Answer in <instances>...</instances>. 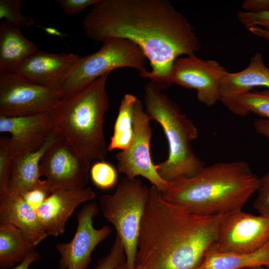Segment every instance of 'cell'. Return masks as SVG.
Instances as JSON below:
<instances>
[{
	"mask_svg": "<svg viewBox=\"0 0 269 269\" xmlns=\"http://www.w3.org/2000/svg\"><path fill=\"white\" fill-rule=\"evenodd\" d=\"M82 27L95 41L120 38L136 44L151 66L141 77L162 90L173 84L176 59L200 49L191 24L166 0H100L85 16Z\"/></svg>",
	"mask_w": 269,
	"mask_h": 269,
	"instance_id": "obj_1",
	"label": "cell"
},
{
	"mask_svg": "<svg viewBox=\"0 0 269 269\" xmlns=\"http://www.w3.org/2000/svg\"><path fill=\"white\" fill-rule=\"evenodd\" d=\"M223 215L192 213L164 199L152 185L141 222L134 269H197L217 239Z\"/></svg>",
	"mask_w": 269,
	"mask_h": 269,
	"instance_id": "obj_2",
	"label": "cell"
},
{
	"mask_svg": "<svg viewBox=\"0 0 269 269\" xmlns=\"http://www.w3.org/2000/svg\"><path fill=\"white\" fill-rule=\"evenodd\" d=\"M259 178L243 161L204 166L194 176L172 181L163 198L201 216L242 210L257 191Z\"/></svg>",
	"mask_w": 269,
	"mask_h": 269,
	"instance_id": "obj_3",
	"label": "cell"
},
{
	"mask_svg": "<svg viewBox=\"0 0 269 269\" xmlns=\"http://www.w3.org/2000/svg\"><path fill=\"white\" fill-rule=\"evenodd\" d=\"M110 73L61 99L51 112L57 131L91 162L105 160L108 151L103 126L110 108L106 89Z\"/></svg>",
	"mask_w": 269,
	"mask_h": 269,
	"instance_id": "obj_4",
	"label": "cell"
},
{
	"mask_svg": "<svg viewBox=\"0 0 269 269\" xmlns=\"http://www.w3.org/2000/svg\"><path fill=\"white\" fill-rule=\"evenodd\" d=\"M144 105L149 119L160 125L168 141L167 158L155 164L160 176L168 182L194 176L204 166L192 147L199 134L194 123L150 81L144 87Z\"/></svg>",
	"mask_w": 269,
	"mask_h": 269,
	"instance_id": "obj_5",
	"label": "cell"
},
{
	"mask_svg": "<svg viewBox=\"0 0 269 269\" xmlns=\"http://www.w3.org/2000/svg\"><path fill=\"white\" fill-rule=\"evenodd\" d=\"M146 59L140 48L132 41L120 38L106 39L98 51L80 57L64 76L59 88L61 98L75 94L117 68H132L141 76L148 71Z\"/></svg>",
	"mask_w": 269,
	"mask_h": 269,
	"instance_id": "obj_6",
	"label": "cell"
},
{
	"mask_svg": "<svg viewBox=\"0 0 269 269\" xmlns=\"http://www.w3.org/2000/svg\"><path fill=\"white\" fill-rule=\"evenodd\" d=\"M150 188L137 177H124L112 194L100 199L105 219L115 228L125 250L128 269H134L137 242Z\"/></svg>",
	"mask_w": 269,
	"mask_h": 269,
	"instance_id": "obj_7",
	"label": "cell"
},
{
	"mask_svg": "<svg viewBox=\"0 0 269 269\" xmlns=\"http://www.w3.org/2000/svg\"><path fill=\"white\" fill-rule=\"evenodd\" d=\"M61 99L57 89L33 83L16 73L0 74V116L51 112Z\"/></svg>",
	"mask_w": 269,
	"mask_h": 269,
	"instance_id": "obj_8",
	"label": "cell"
},
{
	"mask_svg": "<svg viewBox=\"0 0 269 269\" xmlns=\"http://www.w3.org/2000/svg\"><path fill=\"white\" fill-rule=\"evenodd\" d=\"M150 119L145 112L144 105L138 99L134 109V137L127 149L120 151L115 155L119 173L133 179L138 176L147 179L161 193L167 191L172 182L162 179L153 164L150 153L152 130Z\"/></svg>",
	"mask_w": 269,
	"mask_h": 269,
	"instance_id": "obj_9",
	"label": "cell"
},
{
	"mask_svg": "<svg viewBox=\"0 0 269 269\" xmlns=\"http://www.w3.org/2000/svg\"><path fill=\"white\" fill-rule=\"evenodd\" d=\"M91 161L59 133L40 162V177L51 188L69 190L85 188L90 177Z\"/></svg>",
	"mask_w": 269,
	"mask_h": 269,
	"instance_id": "obj_10",
	"label": "cell"
},
{
	"mask_svg": "<svg viewBox=\"0 0 269 269\" xmlns=\"http://www.w3.org/2000/svg\"><path fill=\"white\" fill-rule=\"evenodd\" d=\"M269 242V218L242 210L223 214L217 239V251L245 254L258 250Z\"/></svg>",
	"mask_w": 269,
	"mask_h": 269,
	"instance_id": "obj_11",
	"label": "cell"
},
{
	"mask_svg": "<svg viewBox=\"0 0 269 269\" xmlns=\"http://www.w3.org/2000/svg\"><path fill=\"white\" fill-rule=\"evenodd\" d=\"M227 72L216 60L202 59L194 54L176 59L172 80L173 84L196 90L198 100L211 107L220 100L221 83Z\"/></svg>",
	"mask_w": 269,
	"mask_h": 269,
	"instance_id": "obj_12",
	"label": "cell"
},
{
	"mask_svg": "<svg viewBox=\"0 0 269 269\" xmlns=\"http://www.w3.org/2000/svg\"><path fill=\"white\" fill-rule=\"evenodd\" d=\"M98 212L96 202L85 205L77 213V227L72 240L55 245L60 255L59 269H87L95 248L112 232L109 226L99 229L94 227L93 220Z\"/></svg>",
	"mask_w": 269,
	"mask_h": 269,
	"instance_id": "obj_13",
	"label": "cell"
},
{
	"mask_svg": "<svg viewBox=\"0 0 269 269\" xmlns=\"http://www.w3.org/2000/svg\"><path fill=\"white\" fill-rule=\"evenodd\" d=\"M55 129L51 112L33 115L0 116V132L9 133L8 147L13 158L37 150Z\"/></svg>",
	"mask_w": 269,
	"mask_h": 269,
	"instance_id": "obj_14",
	"label": "cell"
},
{
	"mask_svg": "<svg viewBox=\"0 0 269 269\" xmlns=\"http://www.w3.org/2000/svg\"><path fill=\"white\" fill-rule=\"evenodd\" d=\"M96 197L92 188L69 190L53 187L48 197L36 210L40 223L47 236L63 234L68 219L81 204Z\"/></svg>",
	"mask_w": 269,
	"mask_h": 269,
	"instance_id": "obj_15",
	"label": "cell"
},
{
	"mask_svg": "<svg viewBox=\"0 0 269 269\" xmlns=\"http://www.w3.org/2000/svg\"><path fill=\"white\" fill-rule=\"evenodd\" d=\"M80 57L73 53L58 54L38 50L12 73L33 83L59 90L63 77Z\"/></svg>",
	"mask_w": 269,
	"mask_h": 269,
	"instance_id": "obj_16",
	"label": "cell"
},
{
	"mask_svg": "<svg viewBox=\"0 0 269 269\" xmlns=\"http://www.w3.org/2000/svg\"><path fill=\"white\" fill-rule=\"evenodd\" d=\"M0 223L10 224L18 228L34 247L48 236L36 211L20 194L8 193L0 198Z\"/></svg>",
	"mask_w": 269,
	"mask_h": 269,
	"instance_id": "obj_17",
	"label": "cell"
},
{
	"mask_svg": "<svg viewBox=\"0 0 269 269\" xmlns=\"http://www.w3.org/2000/svg\"><path fill=\"white\" fill-rule=\"evenodd\" d=\"M260 87L269 89V68L262 54L257 52L245 69L238 72H228L223 78L220 101L223 103Z\"/></svg>",
	"mask_w": 269,
	"mask_h": 269,
	"instance_id": "obj_18",
	"label": "cell"
},
{
	"mask_svg": "<svg viewBox=\"0 0 269 269\" xmlns=\"http://www.w3.org/2000/svg\"><path fill=\"white\" fill-rule=\"evenodd\" d=\"M20 28L4 20L0 22V74L12 73L26 58L37 51Z\"/></svg>",
	"mask_w": 269,
	"mask_h": 269,
	"instance_id": "obj_19",
	"label": "cell"
},
{
	"mask_svg": "<svg viewBox=\"0 0 269 269\" xmlns=\"http://www.w3.org/2000/svg\"><path fill=\"white\" fill-rule=\"evenodd\" d=\"M56 130L37 150L13 158L7 193L21 195L32 188L40 178V162L44 152L56 139Z\"/></svg>",
	"mask_w": 269,
	"mask_h": 269,
	"instance_id": "obj_20",
	"label": "cell"
},
{
	"mask_svg": "<svg viewBox=\"0 0 269 269\" xmlns=\"http://www.w3.org/2000/svg\"><path fill=\"white\" fill-rule=\"evenodd\" d=\"M259 266L269 269V242L258 250L240 254L220 253L213 244L197 269H242Z\"/></svg>",
	"mask_w": 269,
	"mask_h": 269,
	"instance_id": "obj_21",
	"label": "cell"
},
{
	"mask_svg": "<svg viewBox=\"0 0 269 269\" xmlns=\"http://www.w3.org/2000/svg\"><path fill=\"white\" fill-rule=\"evenodd\" d=\"M33 246L13 225L0 223V268L8 269L21 263L33 250Z\"/></svg>",
	"mask_w": 269,
	"mask_h": 269,
	"instance_id": "obj_22",
	"label": "cell"
},
{
	"mask_svg": "<svg viewBox=\"0 0 269 269\" xmlns=\"http://www.w3.org/2000/svg\"><path fill=\"white\" fill-rule=\"evenodd\" d=\"M138 98L132 94L123 97L114 126L113 134L108 145V150L123 151L130 146L134 137V113Z\"/></svg>",
	"mask_w": 269,
	"mask_h": 269,
	"instance_id": "obj_23",
	"label": "cell"
},
{
	"mask_svg": "<svg viewBox=\"0 0 269 269\" xmlns=\"http://www.w3.org/2000/svg\"><path fill=\"white\" fill-rule=\"evenodd\" d=\"M222 104L232 113L245 116L250 113L269 120V89L245 93Z\"/></svg>",
	"mask_w": 269,
	"mask_h": 269,
	"instance_id": "obj_24",
	"label": "cell"
},
{
	"mask_svg": "<svg viewBox=\"0 0 269 269\" xmlns=\"http://www.w3.org/2000/svg\"><path fill=\"white\" fill-rule=\"evenodd\" d=\"M118 171L112 164L103 160L95 162L90 170V177L94 185L102 190L113 188L117 184Z\"/></svg>",
	"mask_w": 269,
	"mask_h": 269,
	"instance_id": "obj_25",
	"label": "cell"
},
{
	"mask_svg": "<svg viewBox=\"0 0 269 269\" xmlns=\"http://www.w3.org/2000/svg\"><path fill=\"white\" fill-rule=\"evenodd\" d=\"M23 1L20 0H0V19L4 20L19 28L25 29L33 23L29 16L22 14L20 8Z\"/></svg>",
	"mask_w": 269,
	"mask_h": 269,
	"instance_id": "obj_26",
	"label": "cell"
},
{
	"mask_svg": "<svg viewBox=\"0 0 269 269\" xmlns=\"http://www.w3.org/2000/svg\"><path fill=\"white\" fill-rule=\"evenodd\" d=\"M8 137L0 138V198L7 193V188L11 172L13 158L8 147Z\"/></svg>",
	"mask_w": 269,
	"mask_h": 269,
	"instance_id": "obj_27",
	"label": "cell"
},
{
	"mask_svg": "<svg viewBox=\"0 0 269 269\" xmlns=\"http://www.w3.org/2000/svg\"><path fill=\"white\" fill-rule=\"evenodd\" d=\"M52 188L45 179H40L31 189L21 195L35 211L50 195Z\"/></svg>",
	"mask_w": 269,
	"mask_h": 269,
	"instance_id": "obj_28",
	"label": "cell"
},
{
	"mask_svg": "<svg viewBox=\"0 0 269 269\" xmlns=\"http://www.w3.org/2000/svg\"><path fill=\"white\" fill-rule=\"evenodd\" d=\"M126 261L123 244L118 236H116L110 252L101 259L95 269H116Z\"/></svg>",
	"mask_w": 269,
	"mask_h": 269,
	"instance_id": "obj_29",
	"label": "cell"
},
{
	"mask_svg": "<svg viewBox=\"0 0 269 269\" xmlns=\"http://www.w3.org/2000/svg\"><path fill=\"white\" fill-rule=\"evenodd\" d=\"M254 207L260 215L269 218V172L259 178Z\"/></svg>",
	"mask_w": 269,
	"mask_h": 269,
	"instance_id": "obj_30",
	"label": "cell"
},
{
	"mask_svg": "<svg viewBox=\"0 0 269 269\" xmlns=\"http://www.w3.org/2000/svg\"><path fill=\"white\" fill-rule=\"evenodd\" d=\"M236 14L240 23L247 28L259 26L269 30V10L260 12L239 10Z\"/></svg>",
	"mask_w": 269,
	"mask_h": 269,
	"instance_id": "obj_31",
	"label": "cell"
},
{
	"mask_svg": "<svg viewBox=\"0 0 269 269\" xmlns=\"http://www.w3.org/2000/svg\"><path fill=\"white\" fill-rule=\"evenodd\" d=\"M100 0H56V2L67 15L78 13L90 5H94Z\"/></svg>",
	"mask_w": 269,
	"mask_h": 269,
	"instance_id": "obj_32",
	"label": "cell"
},
{
	"mask_svg": "<svg viewBox=\"0 0 269 269\" xmlns=\"http://www.w3.org/2000/svg\"><path fill=\"white\" fill-rule=\"evenodd\" d=\"M242 8L247 12H260L269 10V0H246Z\"/></svg>",
	"mask_w": 269,
	"mask_h": 269,
	"instance_id": "obj_33",
	"label": "cell"
},
{
	"mask_svg": "<svg viewBox=\"0 0 269 269\" xmlns=\"http://www.w3.org/2000/svg\"><path fill=\"white\" fill-rule=\"evenodd\" d=\"M39 253L35 250H34L18 265L8 269H28L29 266L32 263L39 260Z\"/></svg>",
	"mask_w": 269,
	"mask_h": 269,
	"instance_id": "obj_34",
	"label": "cell"
},
{
	"mask_svg": "<svg viewBox=\"0 0 269 269\" xmlns=\"http://www.w3.org/2000/svg\"><path fill=\"white\" fill-rule=\"evenodd\" d=\"M255 131L260 134L269 139V120L260 118L254 122Z\"/></svg>",
	"mask_w": 269,
	"mask_h": 269,
	"instance_id": "obj_35",
	"label": "cell"
},
{
	"mask_svg": "<svg viewBox=\"0 0 269 269\" xmlns=\"http://www.w3.org/2000/svg\"><path fill=\"white\" fill-rule=\"evenodd\" d=\"M247 29L252 34L269 41V30L259 26H252Z\"/></svg>",
	"mask_w": 269,
	"mask_h": 269,
	"instance_id": "obj_36",
	"label": "cell"
},
{
	"mask_svg": "<svg viewBox=\"0 0 269 269\" xmlns=\"http://www.w3.org/2000/svg\"><path fill=\"white\" fill-rule=\"evenodd\" d=\"M46 31L48 33H49L50 34H52L59 35V34L58 31H57L56 30H55V29L51 28H46Z\"/></svg>",
	"mask_w": 269,
	"mask_h": 269,
	"instance_id": "obj_37",
	"label": "cell"
},
{
	"mask_svg": "<svg viewBox=\"0 0 269 269\" xmlns=\"http://www.w3.org/2000/svg\"><path fill=\"white\" fill-rule=\"evenodd\" d=\"M116 269H128L126 261L123 262L121 263Z\"/></svg>",
	"mask_w": 269,
	"mask_h": 269,
	"instance_id": "obj_38",
	"label": "cell"
},
{
	"mask_svg": "<svg viewBox=\"0 0 269 269\" xmlns=\"http://www.w3.org/2000/svg\"><path fill=\"white\" fill-rule=\"evenodd\" d=\"M242 269H267L264 267L259 266V267L247 268H244Z\"/></svg>",
	"mask_w": 269,
	"mask_h": 269,
	"instance_id": "obj_39",
	"label": "cell"
}]
</instances>
